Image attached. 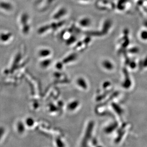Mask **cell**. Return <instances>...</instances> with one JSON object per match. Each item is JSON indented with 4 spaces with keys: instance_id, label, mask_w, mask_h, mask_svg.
<instances>
[{
    "instance_id": "cell-1",
    "label": "cell",
    "mask_w": 147,
    "mask_h": 147,
    "mask_svg": "<svg viewBox=\"0 0 147 147\" xmlns=\"http://www.w3.org/2000/svg\"><path fill=\"white\" fill-rule=\"evenodd\" d=\"M93 127H94V123L93 122H90L89 125L87 126L85 136L82 142V144H81L82 147H87V142L88 140H89V139L90 138L91 133L92 132V130H93Z\"/></svg>"
},
{
    "instance_id": "cell-2",
    "label": "cell",
    "mask_w": 147,
    "mask_h": 147,
    "mask_svg": "<svg viewBox=\"0 0 147 147\" xmlns=\"http://www.w3.org/2000/svg\"><path fill=\"white\" fill-rule=\"evenodd\" d=\"M0 8L6 11H11L13 9V5L8 2H0Z\"/></svg>"
},
{
    "instance_id": "cell-3",
    "label": "cell",
    "mask_w": 147,
    "mask_h": 147,
    "mask_svg": "<svg viewBox=\"0 0 147 147\" xmlns=\"http://www.w3.org/2000/svg\"><path fill=\"white\" fill-rule=\"evenodd\" d=\"M79 105V103L77 101H75L71 102L69 103L67 106V108L70 111H73L75 110L76 108H78V107Z\"/></svg>"
},
{
    "instance_id": "cell-4",
    "label": "cell",
    "mask_w": 147,
    "mask_h": 147,
    "mask_svg": "<svg viewBox=\"0 0 147 147\" xmlns=\"http://www.w3.org/2000/svg\"><path fill=\"white\" fill-rule=\"evenodd\" d=\"M17 130L19 133H22L25 130L24 125L21 121H20L18 123Z\"/></svg>"
},
{
    "instance_id": "cell-5",
    "label": "cell",
    "mask_w": 147,
    "mask_h": 147,
    "mask_svg": "<svg viewBox=\"0 0 147 147\" xmlns=\"http://www.w3.org/2000/svg\"><path fill=\"white\" fill-rule=\"evenodd\" d=\"M11 36V34H2L0 35V40L2 41H6Z\"/></svg>"
},
{
    "instance_id": "cell-6",
    "label": "cell",
    "mask_w": 147,
    "mask_h": 147,
    "mask_svg": "<svg viewBox=\"0 0 147 147\" xmlns=\"http://www.w3.org/2000/svg\"><path fill=\"white\" fill-rule=\"evenodd\" d=\"M35 123V121L34 119L32 117H28L26 118V125L29 127H31L34 125Z\"/></svg>"
},
{
    "instance_id": "cell-7",
    "label": "cell",
    "mask_w": 147,
    "mask_h": 147,
    "mask_svg": "<svg viewBox=\"0 0 147 147\" xmlns=\"http://www.w3.org/2000/svg\"><path fill=\"white\" fill-rule=\"evenodd\" d=\"M56 143L57 147H65L64 143L60 138L56 139Z\"/></svg>"
},
{
    "instance_id": "cell-8",
    "label": "cell",
    "mask_w": 147,
    "mask_h": 147,
    "mask_svg": "<svg viewBox=\"0 0 147 147\" xmlns=\"http://www.w3.org/2000/svg\"><path fill=\"white\" fill-rule=\"evenodd\" d=\"M5 130L3 127H0V139L2 138L5 133Z\"/></svg>"
},
{
    "instance_id": "cell-9",
    "label": "cell",
    "mask_w": 147,
    "mask_h": 147,
    "mask_svg": "<svg viewBox=\"0 0 147 147\" xmlns=\"http://www.w3.org/2000/svg\"><path fill=\"white\" fill-rule=\"evenodd\" d=\"M81 1H83V2H87V1H89V0H80Z\"/></svg>"
},
{
    "instance_id": "cell-10",
    "label": "cell",
    "mask_w": 147,
    "mask_h": 147,
    "mask_svg": "<svg viewBox=\"0 0 147 147\" xmlns=\"http://www.w3.org/2000/svg\"><path fill=\"white\" fill-rule=\"evenodd\" d=\"M102 147V146H97V147Z\"/></svg>"
}]
</instances>
